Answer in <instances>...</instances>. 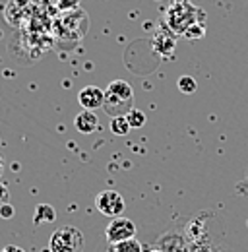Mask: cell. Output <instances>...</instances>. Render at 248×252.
I'll return each mask as SVG.
<instances>
[{"instance_id": "obj_4", "label": "cell", "mask_w": 248, "mask_h": 252, "mask_svg": "<svg viewBox=\"0 0 248 252\" xmlns=\"http://www.w3.org/2000/svg\"><path fill=\"white\" fill-rule=\"evenodd\" d=\"M95 208L107 218H121L126 210V202L117 190H101L95 196Z\"/></svg>"}, {"instance_id": "obj_14", "label": "cell", "mask_w": 248, "mask_h": 252, "mask_svg": "<svg viewBox=\"0 0 248 252\" xmlns=\"http://www.w3.org/2000/svg\"><path fill=\"white\" fill-rule=\"evenodd\" d=\"M0 218H4V220H10V218H14V206L12 204H2L0 206Z\"/></svg>"}, {"instance_id": "obj_2", "label": "cell", "mask_w": 248, "mask_h": 252, "mask_svg": "<svg viewBox=\"0 0 248 252\" xmlns=\"http://www.w3.org/2000/svg\"><path fill=\"white\" fill-rule=\"evenodd\" d=\"M200 10L190 2V0H169L167 12H165V22L167 28L173 33H183L185 35L188 28H192L196 22V14Z\"/></svg>"}, {"instance_id": "obj_10", "label": "cell", "mask_w": 248, "mask_h": 252, "mask_svg": "<svg viewBox=\"0 0 248 252\" xmlns=\"http://www.w3.org/2000/svg\"><path fill=\"white\" fill-rule=\"evenodd\" d=\"M130 130L132 128H130V123L126 117H113L111 119V132L115 136H126Z\"/></svg>"}, {"instance_id": "obj_3", "label": "cell", "mask_w": 248, "mask_h": 252, "mask_svg": "<svg viewBox=\"0 0 248 252\" xmlns=\"http://www.w3.org/2000/svg\"><path fill=\"white\" fill-rule=\"evenodd\" d=\"M84 245H86L84 233L72 225L57 229L49 239L51 252H84Z\"/></svg>"}, {"instance_id": "obj_9", "label": "cell", "mask_w": 248, "mask_h": 252, "mask_svg": "<svg viewBox=\"0 0 248 252\" xmlns=\"http://www.w3.org/2000/svg\"><path fill=\"white\" fill-rule=\"evenodd\" d=\"M55 210L49 204H41L35 210V223H53L55 221Z\"/></svg>"}, {"instance_id": "obj_6", "label": "cell", "mask_w": 248, "mask_h": 252, "mask_svg": "<svg viewBox=\"0 0 248 252\" xmlns=\"http://www.w3.org/2000/svg\"><path fill=\"white\" fill-rule=\"evenodd\" d=\"M78 103L84 111H97L105 105V90L97 86H86L78 94Z\"/></svg>"}, {"instance_id": "obj_11", "label": "cell", "mask_w": 248, "mask_h": 252, "mask_svg": "<svg viewBox=\"0 0 248 252\" xmlns=\"http://www.w3.org/2000/svg\"><path fill=\"white\" fill-rule=\"evenodd\" d=\"M126 119H128L132 130H138V128H142V126L146 125V113L140 111V109H136V107L126 115Z\"/></svg>"}, {"instance_id": "obj_16", "label": "cell", "mask_w": 248, "mask_h": 252, "mask_svg": "<svg viewBox=\"0 0 248 252\" xmlns=\"http://www.w3.org/2000/svg\"><path fill=\"white\" fill-rule=\"evenodd\" d=\"M8 198H10V190H8V187H6L4 183H0V206L6 204Z\"/></svg>"}, {"instance_id": "obj_15", "label": "cell", "mask_w": 248, "mask_h": 252, "mask_svg": "<svg viewBox=\"0 0 248 252\" xmlns=\"http://www.w3.org/2000/svg\"><path fill=\"white\" fill-rule=\"evenodd\" d=\"M59 8H61V10H70V8L76 10V8H78V0H61V2H59Z\"/></svg>"}, {"instance_id": "obj_1", "label": "cell", "mask_w": 248, "mask_h": 252, "mask_svg": "<svg viewBox=\"0 0 248 252\" xmlns=\"http://www.w3.org/2000/svg\"><path fill=\"white\" fill-rule=\"evenodd\" d=\"M103 109L107 115L113 117H126L134 109V90L124 80H113L105 90V105Z\"/></svg>"}, {"instance_id": "obj_13", "label": "cell", "mask_w": 248, "mask_h": 252, "mask_svg": "<svg viewBox=\"0 0 248 252\" xmlns=\"http://www.w3.org/2000/svg\"><path fill=\"white\" fill-rule=\"evenodd\" d=\"M202 35H204V26H200V28H198L196 24H194L192 28H188V30H186V33H185V37H188V39H194V37H202Z\"/></svg>"}, {"instance_id": "obj_18", "label": "cell", "mask_w": 248, "mask_h": 252, "mask_svg": "<svg viewBox=\"0 0 248 252\" xmlns=\"http://www.w3.org/2000/svg\"><path fill=\"white\" fill-rule=\"evenodd\" d=\"M0 173H2V159H0Z\"/></svg>"}, {"instance_id": "obj_7", "label": "cell", "mask_w": 248, "mask_h": 252, "mask_svg": "<svg viewBox=\"0 0 248 252\" xmlns=\"http://www.w3.org/2000/svg\"><path fill=\"white\" fill-rule=\"evenodd\" d=\"M74 128L80 134H93L99 128V119L93 111H84L82 109V113H78L76 119H74Z\"/></svg>"}, {"instance_id": "obj_17", "label": "cell", "mask_w": 248, "mask_h": 252, "mask_svg": "<svg viewBox=\"0 0 248 252\" xmlns=\"http://www.w3.org/2000/svg\"><path fill=\"white\" fill-rule=\"evenodd\" d=\"M0 252H26L22 247H16V245H8V247H4Z\"/></svg>"}, {"instance_id": "obj_8", "label": "cell", "mask_w": 248, "mask_h": 252, "mask_svg": "<svg viewBox=\"0 0 248 252\" xmlns=\"http://www.w3.org/2000/svg\"><path fill=\"white\" fill-rule=\"evenodd\" d=\"M111 252H144L140 241L134 237V239H128V241H123V243H117V245H111Z\"/></svg>"}, {"instance_id": "obj_5", "label": "cell", "mask_w": 248, "mask_h": 252, "mask_svg": "<svg viewBox=\"0 0 248 252\" xmlns=\"http://www.w3.org/2000/svg\"><path fill=\"white\" fill-rule=\"evenodd\" d=\"M134 237H136V225H134V221L124 218V216L113 218V221L105 229V239L109 245H117V243H123L128 239H134Z\"/></svg>"}, {"instance_id": "obj_12", "label": "cell", "mask_w": 248, "mask_h": 252, "mask_svg": "<svg viewBox=\"0 0 248 252\" xmlns=\"http://www.w3.org/2000/svg\"><path fill=\"white\" fill-rule=\"evenodd\" d=\"M177 88L181 90V94L190 95L198 90V84H196V80L192 76H181L179 82H177Z\"/></svg>"}]
</instances>
